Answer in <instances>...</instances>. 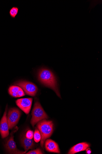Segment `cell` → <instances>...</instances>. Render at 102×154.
<instances>
[{"instance_id":"obj_16","label":"cell","mask_w":102,"mask_h":154,"mask_svg":"<svg viewBox=\"0 0 102 154\" xmlns=\"http://www.w3.org/2000/svg\"><path fill=\"white\" fill-rule=\"evenodd\" d=\"M34 135V133L33 131L31 130H29L27 132L25 137L28 139H32L33 138Z\"/></svg>"},{"instance_id":"obj_7","label":"cell","mask_w":102,"mask_h":154,"mask_svg":"<svg viewBox=\"0 0 102 154\" xmlns=\"http://www.w3.org/2000/svg\"><path fill=\"white\" fill-rule=\"evenodd\" d=\"M32 98L18 99L16 101L17 106L26 114H28L31 111L33 102Z\"/></svg>"},{"instance_id":"obj_2","label":"cell","mask_w":102,"mask_h":154,"mask_svg":"<svg viewBox=\"0 0 102 154\" xmlns=\"http://www.w3.org/2000/svg\"><path fill=\"white\" fill-rule=\"evenodd\" d=\"M37 127L41 135L40 145L44 149L45 141L51 136L53 132L54 124L52 121L43 119L38 123Z\"/></svg>"},{"instance_id":"obj_11","label":"cell","mask_w":102,"mask_h":154,"mask_svg":"<svg viewBox=\"0 0 102 154\" xmlns=\"http://www.w3.org/2000/svg\"><path fill=\"white\" fill-rule=\"evenodd\" d=\"M90 144L86 142L80 143L72 147L69 150L68 154H74L80 152L85 150L89 147Z\"/></svg>"},{"instance_id":"obj_8","label":"cell","mask_w":102,"mask_h":154,"mask_svg":"<svg viewBox=\"0 0 102 154\" xmlns=\"http://www.w3.org/2000/svg\"><path fill=\"white\" fill-rule=\"evenodd\" d=\"M7 105L3 116L0 122V133L3 138H6L9 134V129L7 116Z\"/></svg>"},{"instance_id":"obj_5","label":"cell","mask_w":102,"mask_h":154,"mask_svg":"<svg viewBox=\"0 0 102 154\" xmlns=\"http://www.w3.org/2000/svg\"><path fill=\"white\" fill-rule=\"evenodd\" d=\"M21 115L18 109L13 108L9 109L7 116L9 129H12L18 123Z\"/></svg>"},{"instance_id":"obj_6","label":"cell","mask_w":102,"mask_h":154,"mask_svg":"<svg viewBox=\"0 0 102 154\" xmlns=\"http://www.w3.org/2000/svg\"><path fill=\"white\" fill-rule=\"evenodd\" d=\"M10 137L6 142L5 147L8 152L10 154H22L25 153V151H20L19 150L14 140V136L13 134H11Z\"/></svg>"},{"instance_id":"obj_10","label":"cell","mask_w":102,"mask_h":154,"mask_svg":"<svg viewBox=\"0 0 102 154\" xmlns=\"http://www.w3.org/2000/svg\"><path fill=\"white\" fill-rule=\"evenodd\" d=\"M21 143L26 152L29 149H34L36 147V145L33 139H28L25 135H23L22 138Z\"/></svg>"},{"instance_id":"obj_13","label":"cell","mask_w":102,"mask_h":154,"mask_svg":"<svg viewBox=\"0 0 102 154\" xmlns=\"http://www.w3.org/2000/svg\"><path fill=\"white\" fill-rule=\"evenodd\" d=\"M19 11V8L17 7H14L11 8L9 11V14L13 19L16 18L17 15Z\"/></svg>"},{"instance_id":"obj_1","label":"cell","mask_w":102,"mask_h":154,"mask_svg":"<svg viewBox=\"0 0 102 154\" xmlns=\"http://www.w3.org/2000/svg\"><path fill=\"white\" fill-rule=\"evenodd\" d=\"M38 79L43 85L53 90L58 97H61L55 77L50 69L42 67L38 70Z\"/></svg>"},{"instance_id":"obj_17","label":"cell","mask_w":102,"mask_h":154,"mask_svg":"<svg viewBox=\"0 0 102 154\" xmlns=\"http://www.w3.org/2000/svg\"><path fill=\"white\" fill-rule=\"evenodd\" d=\"M86 150V154H91V153L92 152V151L91 149L89 147L87 148Z\"/></svg>"},{"instance_id":"obj_14","label":"cell","mask_w":102,"mask_h":154,"mask_svg":"<svg viewBox=\"0 0 102 154\" xmlns=\"http://www.w3.org/2000/svg\"><path fill=\"white\" fill-rule=\"evenodd\" d=\"M34 140L36 143H39L41 140V135L40 133L37 129L35 131L34 135Z\"/></svg>"},{"instance_id":"obj_9","label":"cell","mask_w":102,"mask_h":154,"mask_svg":"<svg viewBox=\"0 0 102 154\" xmlns=\"http://www.w3.org/2000/svg\"><path fill=\"white\" fill-rule=\"evenodd\" d=\"M45 148L48 152L60 153V152L59 145L51 139H47L45 142Z\"/></svg>"},{"instance_id":"obj_3","label":"cell","mask_w":102,"mask_h":154,"mask_svg":"<svg viewBox=\"0 0 102 154\" xmlns=\"http://www.w3.org/2000/svg\"><path fill=\"white\" fill-rule=\"evenodd\" d=\"M32 115L31 123L33 127L36 123L41 121L48 118L47 114L38 101L35 103L32 111Z\"/></svg>"},{"instance_id":"obj_15","label":"cell","mask_w":102,"mask_h":154,"mask_svg":"<svg viewBox=\"0 0 102 154\" xmlns=\"http://www.w3.org/2000/svg\"><path fill=\"white\" fill-rule=\"evenodd\" d=\"M26 154H42L43 152L40 148H38L36 149L32 150L26 153Z\"/></svg>"},{"instance_id":"obj_12","label":"cell","mask_w":102,"mask_h":154,"mask_svg":"<svg viewBox=\"0 0 102 154\" xmlns=\"http://www.w3.org/2000/svg\"><path fill=\"white\" fill-rule=\"evenodd\" d=\"M8 92L11 96L15 97H20L25 95L22 89L17 86H10L8 89Z\"/></svg>"},{"instance_id":"obj_4","label":"cell","mask_w":102,"mask_h":154,"mask_svg":"<svg viewBox=\"0 0 102 154\" xmlns=\"http://www.w3.org/2000/svg\"><path fill=\"white\" fill-rule=\"evenodd\" d=\"M14 85L20 87L26 94L31 96H35L38 91V88L35 84L30 82L20 81L16 82Z\"/></svg>"}]
</instances>
